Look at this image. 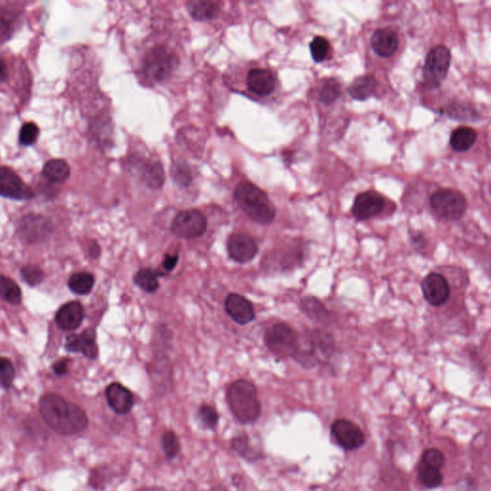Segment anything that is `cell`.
Listing matches in <instances>:
<instances>
[{
	"label": "cell",
	"instance_id": "obj_29",
	"mask_svg": "<svg viewBox=\"0 0 491 491\" xmlns=\"http://www.w3.org/2000/svg\"><path fill=\"white\" fill-rule=\"evenodd\" d=\"M159 276H161V274H159L158 271L153 270V269H141L135 276V283L143 291L154 292L159 288Z\"/></svg>",
	"mask_w": 491,
	"mask_h": 491
},
{
	"label": "cell",
	"instance_id": "obj_44",
	"mask_svg": "<svg viewBox=\"0 0 491 491\" xmlns=\"http://www.w3.org/2000/svg\"><path fill=\"white\" fill-rule=\"evenodd\" d=\"M411 245L412 249L415 250H422L424 249L427 245V239L425 238L423 234H414L411 236Z\"/></svg>",
	"mask_w": 491,
	"mask_h": 491
},
{
	"label": "cell",
	"instance_id": "obj_40",
	"mask_svg": "<svg viewBox=\"0 0 491 491\" xmlns=\"http://www.w3.org/2000/svg\"><path fill=\"white\" fill-rule=\"evenodd\" d=\"M15 370L12 362L7 358L0 357V384L9 388L14 381Z\"/></svg>",
	"mask_w": 491,
	"mask_h": 491
},
{
	"label": "cell",
	"instance_id": "obj_38",
	"mask_svg": "<svg viewBox=\"0 0 491 491\" xmlns=\"http://www.w3.org/2000/svg\"><path fill=\"white\" fill-rule=\"evenodd\" d=\"M40 130L35 123L27 122L22 127L20 132V142L23 146H32L38 140Z\"/></svg>",
	"mask_w": 491,
	"mask_h": 491
},
{
	"label": "cell",
	"instance_id": "obj_4",
	"mask_svg": "<svg viewBox=\"0 0 491 491\" xmlns=\"http://www.w3.org/2000/svg\"><path fill=\"white\" fill-rule=\"evenodd\" d=\"M227 401L234 417L242 423H252L260 417L261 406L253 383L238 380L227 391Z\"/></svg>",
	"mask_w": 491,
	"mask_h": 491
},
{
	"label": "cell",
	"instance_id": "obj_36",
	"mask_svg": "<svg viewBox=\"0 0 491 491\" xmlns=\"http://www.w3.org/2000/svg\"><path fill=\"white\" fill-rule=\"evenodd\" d=\"M330 44L323 36H315L310 43V51L312 58L315 62H322L325 61L329 53Z\"/></svg>",
	"mask_w": 491,
	"mask_h": 491
},
{
	"label": "cell",
	"instance_id": "obj_35",
	"mask_svg": "<svg viewBox=\"0 0 491 491\" xmlns=\"http://www.w3.org/2000/svg\"><path fill=\"white\" fill-rule=\"evenodd\" d=\"M231 446L235 451L238 452L240 455L247 459L257 458V452L253 450V448L250 446L249 437L245 433H240V435L232 438Z\"/></svg>",
	"mask_w": 491,
	"mask_h": 491
},
{
	"label": "cell",
	"instance_id": "obj_14",
	"mask_svg": "<svg viewBox=\"0 0 491 491\" xmlns=\"http://www.w3.org/2000/svg\"><path fill=\"white\" fill-rule=\"evenodd\" d=\"M228 253L235 262L245 264L252 261L258 253L255 240L250 235L236 232L228 240Z\"/></svg>",
	"mask_w": 491,
	"mask_h": 491
},
{
	"label": "cell",
	"instance_id": "obj_27",
	"mask_svg": "<svg viewBox=\"0 0 491 491\" xmlns=\"http://www.w3.org/2000/svg\"><path fill=\"white\" fill-rule=\"evenodd\" d=\"M187 10L194 20L203 22L215 18L219 15L220 8L214 2L196 0L187 4Z\"/></svg>",
	"mask_w": 491,
	"mask_h": 491
},
{
	"label": "cell",
	"instance_id": "obj_28",
	"mask_svg": "<svg viewBox=\"0 0 491 491\" xmlns=\"http://www.w3.org/2000/svg\"><path fill=\"white\" fill-rule=\"evenodd\" d=\"M22 290L13 279L0 275V299L8 304L17 305L22 302Z\"/></svg>",
	"mask_w": 491,
	"mask_h": 491
},
{
	"label": "cell",
	"instance_id": "obj_12",
	"mask_svg": "<svg viewBox=\"0 0 491 491\" xmlns=\"http://www.w3.org/2000/svg\"><path fill=\"white\" fill-rule=\"evenodd\" d=\"M331 432L339 445L346 450L360 448L365 441L361 428L349 419L336 420L331 427Z\"/></svg>",
	"mask_w": 491,
	"mask_h": 491
},
{
	"label": "cell",
	"instance_id": "obj_32",
	"mask_svg": "<svg viewBox=\"0 0 491 491\" xmlns=\"http://www.w3.org/2000/svg\"><path fill=\"white\" fill-rule=\"evenodd\" d=\"M172 179L177 187L187 188L192 182V171L184 161H177L172 166Z\"/></svg>",
	"mask_w": 491,
	"mask_h": 491
},
{
	"label": "cell",
	"instance_id": "obj_13",
	"mask_svg": "<svg viewBox=\"0 0 491 491\" xmlns=\"http://www.w3.org/2000/svg\"><path fill=\"white\" fill-rule=\"evenodd\" d=\"M385 200L383 196L376 191H365L355 198L352 206V214L357 220H370L382 213Z\"/></svg>",
	"mask_w": 491,
	"mask_h": 491
},
{
	"label": "cell",
	"instance_id": "obj_33",
	"mask_svg": "<svg viewBox=\"0 0 491 491\" xmlns=\"http://www.w3.org/2000/svg\"><path fill=\"white\" fill-rule=\"evenodd\" d=\"M341 85L338 81L334 78H328V79L323 81L320 93H318V99L323 104L329 105L339 98V96L341 95Z\"/></svg>",
	"mask_w": 491,
	"mask_h": 491
},
{
	"label": "cell",
	"instance_id": "obj_21",
	"mask_svg": "<svg viewBox=\"0 0 491 491\" xmlns=\"http://www.w3.org/2000/svg\"><path fill=\"white\" fill-rule=\"evenodd\" d=\"M83 320V308L79 302H70L60 308L56 314V323L62 330H75Z\"/></svg>",
	"mask_w": 491,
	"mask_h": 491
},
{
	"label": "cell",
	"instance_id": "obj_16",
	"mask_svg": "<svg viewBox=\"0 0 491 491\" xmlns=\"http://www.w3.org/2000/svg\"><path fill=\"white\" fill-rule=\"evenodd\" d=\"M65 349L70 352H80L90 359H95L98 356L95 331L90 328L83 331L80 335L72 334L67 336Z\"/></svg>",
	"mask_w": 491,
	"mask_h": 491
},
{
	"label": "cell",
	"instance_id": "obj_9",
	"mask_svg": "<svg viewBox=\"0 0 491 491\" xmlns=\"http://www.w3.org/2000/svg\"><path fill=\"white\" fill-rule=\"evenodd\" d=\"M208 228L206 216L199 210L181 211L175 217L171 231L180 238L193 239L202 236Z\"/></svg>",
	"mask_w": 491,
	"mask_h": 491
},
{
	"label": "cell",
	"instance_id": "obj_15",
	"mask_svg": "<svg viewBox=\"0 0 491 491\" xmlns=\"http://www.w3.org/2000/svg\"><path fill=\"white\" fill-rule=\"evenodd\" d=\"M224 307L229 317L238 325H248L255 318L253 304L241 295L229 294L224 302Z\"/></svg>",
	"mask_w": 491,
	"mask_h": 491
},
{
	"label": "cell",
	"instance_id": "obj_5",
	"mask_svg": "<svg viewBox=\"0 0 491 491\" xmlns=\"http://www.w3.org/2000/svg\"><path fill=\"white\" fill-rule=\"evenodd\" d=\"M179 67V58L169 47H154L146 54L142 62V72L146 79L152 83H163L173 75Z\"/></svg>",
	"mask_w": 491,
	"mask_h": 491
},
{
	"label": "cell",
	"instance_id": "obj_22",
	"mask_svg": "<svg viewBox=\"0 0 491 491\" xmlns=\"http://www.w3.org/2000/svg\"><path fill=\"white\" fill-rule=\"evenodd\" d=\"M370 43L376 54L386 58L398 51V36L391 28H381L373 33Z\"/></svg>",
	"mask_w": 491,
	"mask_h": 491
},
{
	"label": "cell",
	"instance_id": "obj_37",
	"mask_svg": "<svg viewBox=\"0 0 491 491\" xmlns=\"http://www.w3.org/2000/svg\"><path fill=\"white\" fill-rule=\"evenodd\" d=\"M422 464L441 470L445 466V457L443 452L437 448L426 449L423 452Z\"/></svg>",
	"mask_w": 491,
	"mask_h": 491
},
{
	"label": "cell",
	"instance_id": "obj_34",
	"mask_svg": "<svg viewBox=\"0 0 491 491\" xmlns=\"http://www.w3.org/2000/svg\"><path fill=\"white\" fill-rule=\"evenodd\" d=\"M15 15L11 12L1 10L0 11V43H4L11 39L15 31Z\"/></svg>",
	"mask_w": 491,
	"mask_h": 491
},
{
	"label": "cell",
	"instance_id": "obj_10",
	"mask_svg": "<svg viewBox=\"0 0 491 491\" xmlns=\"http://www.w3.org/2000/svg\"><path fill=\"white\" fill-rule=\"evenodd\" d=\"M0 196L9 199L26 201L33 199L34 191L15 171L7 166H0Z\"/></svg>",
	"mask_w": 491,
	"mask_h": 491
},
{
	"label": "cell",
	"instance_id": "obj_39",
	"mask_svg": "<svg viewBox=\"0 0 491 491\" xmlns=\"http://www.w3.org/2000/svg\"><path fill=\"white\" fill-rule=\"evenodd\" d=\"M161 445H163L164 453L169 459L175 458L179 453V438H177L176 433L172 431H166L163 433Z\"/></svg>",
	"mask_w": 491,
	"mask_h": 491
},
{
	"label": "cell",
	"instance_id": "obj_46",
	"mask_svg": "<svg viewBox=\"0 0 491 491\" xmlns=\"http://www.w3.org/2000/svg\"><path fill=\"white\" fill-rule=\"evenodd\" d=\"M67 365H69V360L62 359L60 361L55 363L53 365V370L57 375H64L67 372Z\"/></svg>",
	"mask_w": 491,
	"mask_h": 491
},
{
	"label": "cell",
	"instance_id": "obj_45",
	"mask_svg": "<svg viewBox=\"0 0 491 491\" xmlns=\"http://www.w3.org/2000/svg\"><path fill=\"white\" fill-rule=\"evenodd\" d=\"M177 261H179V255H164L163 266L167 271H173L176 268Z\"/></svg>",
	"mask_w": 491,
	"mask_h": 491
},
{
	"label": "cell",
	"instance_id": "obj_19",
	"mask_svg": "<svg viewBox=\"0 0 491 491\" xmlns=\"http://www.w3.org/2000/svg\"><path fill=\"white\" fill-rule=\"evenodd\" d=\"M51 224L44 217L28 215L20 224V234L29 243L39 242L51 234Z\"/></svg>",
	"mask_w": 491,
	"mask_h": 491
},
{
	"label": "cell",
	"instance_id": "obj_8",
	"mask_svg": "<svg viewBox=\"0 0 491 491\" xmlns=\"http://www.w3.org/2000/svg\"><path fill=\"white\" fill-rule=\"evenodd\" d=\"M451 54L448 47L437 46L431 49L423 67V81L428 88L440 87L448 76Z\"/></svg>",
	"mask_w": 491,
	"mask_h": 491
},
{
	"label": "cell",
	"instance_id": "obj_48",
	"mask_svg": "<svg viewBox=\"0 0 491 491\" xmlns=\"http://www.w3.org/2000/svg\"><path fill=\"white\" fill-rule=\"evenodd\" d=\"M213 491H228V490H224V488L222 487H216L215 488H214V490Z\"/></svg>",
	"mask_w": 491,
	"mask_h": 491
},
{
	"label": "cell",
	"instance_id": "obj_11",
	"mask_svg": "<svg viewBox=\"0 0 491 491\" xmlns=\"http://www.w3.org/2000/svg\"><path fill=\"white\" fill-rule=\"evenodd\" d=\"M422 290L425 300L432 307H443L450 299V284L445 276L438 273H431L425 276Z\"/></svg>",
	"mask_w": 491,
	"mask_h": 491
},
{
	"label": "cell",
	"instance_id": "obj_26",
	"mask_svg": "<svg viewBox=\"0 0 491 491\" xmlns=\"http://www.w3.org/2000/svg\"><path fill=\"white\" fill-rule=\"evenodd\" d=\"M476 140V132L472 128L459 127L452 133L450 145L456 152H466L475 144Z\"/></svg>",
	"mask_w": 491,
	"mask_h": 491
},
{
	"label": "cell",
	"instance_id": "obj_3",
	"mask_svg": "<svg viewBox=\"0 0 491 491\" xmlns=\"http://www.w3.org/2000/svg\"><path fill=\"white\" fill-rule=\"evenodd\" d=\"M335 351V339L330 333L313 329L300 338L294 359L302 367L311 368L318 363L328 361Z\"/></svg>",
	"mask_w": 491,
	"mask_h": 491
},
{
	"label": "cell",
	"instance_id": "obj_30",
	"mask_svg": "<svg viewBox=\"0 0 491 491\" xmlns=\"http://www.w3.org/2000/svg\"><path fill=\"white\" fill-rule=\"evenodd\" d=\"M94 276L87 271L76 273L70 276L69 286L77 295L90 294L94 286Z\"/></svg>",
	"mask_w": 491,
	"mask_h": 491
},
{
	"label": "cell",
	"instance_id": "obj_6",
	"mask_svg": "<svg viewBox=\"0 0 491 491\" xmlns=\"http://www.w3.org/2000/svg\"><path fill=\"white\" fill-rule=\"evenodd\" d=\"M430 206L433 213L446 221H458L467 210L466 197L462 192L451 188H441L431 196Z\"/></svg>",
	"mask_w": 491,
	"mask_h": 491
},
{
	"label": "cell",
	"instance_id": "obj_25",
	"mask_svg": "<svg viewBox=\"0 0 491 491\" xmlns=\"http://www.w3.org/2000/svg\"><path fill=\"white\" fill-rule=\"evenodd\" d=\"M43 175L47 181L60 184L69 179L70 176V167L64 159H51L44 164Z\"/></svg>",
	"mask_w": 491,
	"mask_h": 491
},
{
	"label": "cell",
	"instance_id": "obj_20",
	"mask_svg": "<svg viewBox=\"0 0 491 491\" xmlns=\"http://www.w3.org/2000/svg\"><path fill=\"white\" fill-rule=\"evenodd\" d=\"M135 168L140 173L143 182L151 189L156 190L163 187L166 181V174L161 163L152 159H140Z\"/></svg>",
	"mask_w": 491,
	"mask_h": 491
},
{
	"label": "cell",
	"instance_id": "obj_42",
	"mask_svg": "<svg viewBox=\"0 0 491 491\" xmlns=\"http://www.w3.org/2000/svg\"><path fill=\"white\" fill-rule=\"evenodd\" d=\"M20 271H22V278L28 285L36 286L43 281V271L36 266H25Z\"/></svg>",
	"mask_w": 491,
	"mask_h": 491
},
{
	"label": "cell",
	"instance_id": "obj_31",
	"mask_svg": "<svg viewBox=\"0 0 491 491\" xmlns=\"http://www.w3.org/2000/svg\"><path fill=\"white\" fill-rule=\"evenodd\" d=\"M419 478L420 483L427 488H436L440 487L443 482V476L440 469H435L420 464L419 469Z\"/></svg>",
	"mask_w": 491,
	"mask_h": 491
},
{
	"label": "cell",
	"instance_id": "obj_41",
	"mask_svg": "<svg viewBox=\"0 0 491 491\" xmlns=\"http://www.w3.org/2000/svg\"><path fill=\"white\" fill-rule=\"evenodd\" d=\"M198 417L203 426L208 428L215 427L219 420L218 412L213 407L208 406V405H203L201 407L199 412H198Z\"/></svg>",
	"mask_w": 491,
	"mask_h": 491
},
{
	"label": "cell",
	"instance_id": "obj_43",
	"mask_svg": "<svg viewBox=\"0 0 491 491\" xmlns=\"http://www.w3.org/2000/svg\"><path fill=\"white\" fill-rule=\"evenodd\" d=\"M449 114L454 119L470 120L471 117L476 116V112L466 104L458 103L452 104L449 109Z\"/></svg>",
	"mask_w": 491,
	"mask_h": 491
},
{
	"label": "cell",
	"instance_id": "obj_18",
	"mask_svg": "<svg viewBox=\"0 0 491 491\" xmlns=\"http://www.w3.org/2000/svg\"><path fill=\"white\" fill-rule=\"evenodd\" d=\"M106 398L109 407L119 415H126L134 407V394L119 383H112L107 388Z\"/></svg>",
	"mask_w": 491,
	"mask_h": 491
},
{
	"label": "cell",
	"instance_id": "obj_1",
	"mask_svg": "<svg viewBox=\"0 0 491 491\" xmlns=\"http://www.w3.org/2000/svg\"><path fill=\"white\" fill-rule=\"evenodd\" d=\"M40 412L44 422L61 435H75L87 429L88 419L85 411L58 394L43 396L40 401Z\"/></svg>",
	"mask_w": 491,
	"mask_h": 491
},
{
	"label": "cell",
	"instance_id": "obj_7",
	"mask_svg": "<svg viewBox=\"0 0 491 491\" xmlns=\"http://www.w3.org/2000/svg\"><path fill=\"white\" fill-rule=\"evenodd\" d=\"M265 341L268 349L276 356L294 357L299 346V335L287 323H278L268 329Z\"/></svg>",
	"mask_w": 491,
	"mask_h": 491
},
{
	"label": "cell",
	"instance_id": "obj_17",
	"mask_svg": "<svg viewBox=\"0 0 491 491\" xmlns=\"http://www.w3.org/2000/svg\"><path fill=\"white\" fill-rule=\"evenodd\" d=\"M276 80L271 70L253 69L248 73L247 87L250 93L260 97L270 95L275 90Z\"/></svg>",
	"mask_w": 491,
	"mask_h": 491
},
{
	"label": "cell",
	"instance_id": "obj_23",
	"mask_svg": "<svg viewBox=\"0 0 491 491\" xmlns=\"http://www.w3.org/2000/svg\"><path fill=\"white\" fill-rule=\"evenodd\" d=\"M300 308L308 318L320 325H328L330 323V312L325 305L317 297L307 296L300 302Z\"/></svg>",
	"mask_w": 491,
	"mask_h": 491
},
{
	"label": "cell",
	"instance_id": "obj_24",
	"mask_svg": "<svg viewBox=\"0 0 491 491\" xmlns=\"http://www.w3.org/2000/svg\"><path fill=\"white\" fill-rule=\"evenodd\" d=\"M376 88V81L372 75H363L357 77L351 83L347 91L352 98L356 100L364 101L372 97L375 93Z\"/></svg>",
	"mask_w": 491,
	"mask_h": 491
},
{
	"label": "cell",
	"instance_id": "obj_2",
	"mask_svg": "<svg viewBox=\"0 0 491 491\" xmlns=\"http://www.w3.org/2000/svg\"><path fill=\"white\" fill-rule=\"evenodd\" d=\"M234 200L246 215L260 224H269L276 217V208L267 194L250 182H241L234 190Z\"/></svg>",
	"mask_w": 491,
	"mask_h": 491
},
{
	"label": "cell",
	"instance_id": "obj_47",
	"mask_svg": "<svg viewBox=\"0 0 491 491\" xmlns=\"http://www.w3.org/2000/svg\"><path fill=\"white\" fill-rule=\"evenodd\" d=\"M8 78L7 65L4 60H0V83H4Z\"/></svg>",
	"mask_w": 491,
	"mask_h": 491
}]
</instances>
